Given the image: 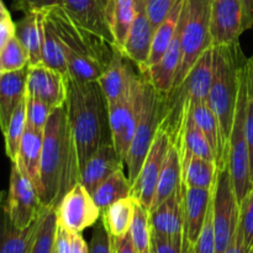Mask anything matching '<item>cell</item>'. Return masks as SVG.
<instances>
[{
	"instance_id": "obj_1",
	"label": "cell",
	"mask_w": 253,
	"mask_h": 253,
	"mask_svg": "<svg viewBox=\"0 0 253 253\" xmlns=\"http://www.w3.org/2000/svg\"><path fill=\"white\" fill-rule=\"evenodd\" d=\"M81 165L66 105L54 109L43 131L39 195L44 208H54L81 180Z\"/></svg>"
},
{
	"instance_id": "obj_2",
	"label": "cell",
	"mask_w": 253,
	"mask_h": 253,
	"mask_svg": "<svg viewBox=\"0 0 253 253\" xmlns=\"http://www.w3.org/2000/svg\"><path fill=\"white\" fill-rule=\"evenodd\" d=\"M66 108L82 169L95 151L113 143L108 100L98 81H77L68 76Z\"/></svg>"
},
{
	"instance_id": "obj_3",
	"label": "cell",
	"mask_w": 253,
	"mask_h": 253,
	"mask_svg": "<svg viewBox=\"0 0 253 253\" xmlns=\"http://www.w3.org/2000/svg\"><path fill=\"white\" fill-rule=\"evenodd\" d=\"M44 12L62 42L69 77L83 82L99 81L110 66L118 47L74 22L62 6Z\"/></svg>"
},
{
	"instance_id": "obj_4",
	"label": "cell",
	"mask_w": 253,
	"mask_h": 253,
	"mask_svg": "<svg viewBox=\"0 0 253 253\" xmlns=\"http://www.w3.org/2000/svg\"><path fill=\"white\" fill-rule=\"evenodd\" d=\"M246 61L240 42L212 46V81L208 104L219 120L227 147L239 99L241 69Z\"/></svg>"
},
{
	"instance_id": "obj_5",
	"label": "cell",
	"mask_w": 253,
	"mask_h": 253,
	"mask_svg": "<svg viewBox=\"0 0 253 253\" xmlns=\"http://www.w3.org/2000/svg\"><path fill=\"white\" fill-rule=\"evenodd\" d=\"M212 81V47L204 52L184 81L165 96L160 127L169 136L170 143H179L185 121L194 104L208 101Z\"/></svg>"
},
{
	"instance_id": "obj_6",
	"label": "cell",
	"mask_w": 253,
	"mask_h": 253,
	"mask_svg": "<svg viewBox=\"0 0 253 253\" xmlns=\"http://www.w3.org/2000/svg\"><path fill=\"white\" fill-rule=\"evenodd\" d=\"M212 0H184L180 17L182 59L174 86L182 83L198 59L212 47L210 35V10Z\"/></svg>"
},
{
	"instance_id": "obj_7",
	"label": "cell",
	"mask_w": 253,
	"mask_h": 253,
	"mask_svg": "<svg viewBox=\"0 0 253 253\" xmlns=\"http://www.w3.org/2000/svg\"><path fill=\"white\" fill-rule=\"evenodd\" d=\"M247 100H249V91H247L246 63H245L241 69L239 99H237L235 119L229 138V169L239 204L253 187L251 173H250V155L246 138Z\"/></svg>"
},
{
	"instance_id": "obj_8",
	"label": "cell",
	"mask_w": 253,
	"mask_h": 253,
	"mask_svg": "<svg viewBox=\"0 0 253 253\" xmlns=\"http://www.w3.org/2000/svg\"><path fill=\"white\" fill-rule=\"evenodd\" d=\"M165 96L166 94H161L160 91L156 90L145 78L140 118L136 125L130 150L125 158V166H127V178L131 185L140 173L143 161L160 127Z\"/></svg>"
},
{
	"instance_id": "obj_9",
	"label": "cell",
	"mask_w": 253,
	"mask_h": 253,
	"mask_svg": "<svg viewBox=\"0 0 253 253\" xmlns=\"http://www.w3.org/2000/svg\"><path fill=\"white\" fill-rule=\"evenodd\" d=\"M211 202L216 253H224L236 235L240 219V204L229 166L217 169L216 179L212 185Z\"/></svg>"
},
{
	"instance_id": "obj_10",
	"label": "cell",
	"mask_w": 253,
	"mask_h": 253,
	"mask_svg": "<svg viewBox=\"0 0 253 253\" xmlns=\"http://www.w3.org/2000/svg\"><path fill=\"white\" fill-rule=\"evenodd\" d=\"M143 86H145V78L138 71V74L133 79L125 95L115 103L108 104L113 145L115 146L116 151L121 158H124V161L130 150L136 125L140 118Z\"/></svg>"
},
{
	"instance_id": "obj_11",
	"label": "cell",
	"mask_w": 253,
	"mask_h": 253,
	"mask_svg": "<svg viewBox=\"0 0 253 253\" xmlns=\"http://www.w3.org/2000/svg\"><path fill=\"white\" fill-rule=\"evenodd\" d=\"M4 205L10 220L19 229L29 227L44 209L34 183L15 163L11 165L9 192Z\"/></svg>"
},
{
	"instance_id": "obj_12",
	"label": "cell",
	"mask_w": 253,
	"mask_h": 253,
	"mask_svg": "<svg viewBox=\"0 0 253 253\" xmlns=\"http://www.w3.org/2000/svg\"><path fill=\"white\" fill-rule=\"evenodd\" d=\"M57 226L71 234H82L96 224L101 210L94 202L90 193L81 184L74 185L54 209Z\"/></svg>"
},
{
	"instance_id": "obj_13",
	"label": "cell",
	"mask_w": 253,
	"mask_h": 253,
	"mask_svg": "<svg viewBox=\"0 0 253 253\" xmlns=\"http://www.w3.org/2000/svg\"><path fill=\"white\" fill-rule=\"evenodd\" d=\"M170 147L169 136L162 127H158L150 151L142 163L137 178L131 185V197L150 212L155 198L161 170L165 165Z\"/></svg>"
},
{
	"instance_id": "obj_14",
	"label": "cell",
	"mask_w": 253,
	"mask_h": 253,
	"mask_svg": "<svg viewBox=\"0 0 253 253\" xmlns=\"http://www.w3.org/2000/svg\"><path fill=\"white\" fill-rule=\"evenodd\" d=\"M245 31L241 0H212L210 10V35L212 46L239 42Z\"/></svg>"
},
{
	"instance_id": "obj_15",
	"label": "cell",
	"mask_w": 253,
	"mask_h": 253,
	"mask_svg": "<svg viewBox=\"0 0 253 253\" xmlns=\"http://www.w3.org/2000/svg\"><path fill=\"white\" fill-rule=\"evenodd\" d=\"M26 94L53 109L66 105L67 77L44 64L29 66Z\"/></svg>"
},
{
	"instance_id": "obj_16",
	"label": "cell",
	"mask_w": 253,
	"mask_h": 253,
	"mask_svg": "<svg viewBox=\"0 0 253 253\" xmlns=\"http://www.w3.org/2000/svg\"><path fill=\"white\" fill-rule=\"evenodd\" d=\"M135 19L131 25L125 44L120 51L131 62H133L138 71H141L150 57L155 29L151 24L147 10H146V0H135Z\"/></svg>"
},
{
	"instance_id": "obj_17",
	"label": "cell",
	"mask_w": 253,
	"mask_h": 253,
	"mask_svg": "<svg viewBox=\"0 0 253 253\" xmlns=\"http://www.w3.org/2000/svg\"><path fill=\"white\" fill-rule=\"evenodd\" d=\"M108 2L109 0H62L61 6L74 22L114 43L106 21Z\"/></svg>"
},
{
	"instance_id": "obj_18",
	"label": "cell",
	"mask_w": 253,
	"mask_h": 253,
	"mask_svg": "<svg viewBox=\"0 0 253 253\" xmlns=\"http://www.w3.org/2000/svg\"><path fill=\"white\" fill-rule=\"evenodd\" d=\"M125 161L121 158L113 143L101 146L86 161L81 170V183L89 193H93L100 183L110 177L116 170L124 169Z\"/></svg>"
},
{
	"instance_id": "obj_19",
	"label": "cell",
	"mask_w": 253,
	"mask_h": 253,
	"mask_svg": "<svg viewBox=\"0 0 253 253\" xmlns=\"http://www.w3.org/2000/svg\"><path fill=\"white\" fill-rule=\"evenodd\" d=\"M152 234L168 239L182 240L184 234V214H183L182 187L160 207L150 211Z\"/></svg>"
},
{
	"instance_id": "obj_20",
	"label": "cell",
	"mask_w": 253,
	"mask_h": 253,
	"mask_svg": "<svg viewBox=\"0 0 253 253\" xmlns=\"http://www.w3.org/2000/svg\"><path fill=\"white\" fill-rule=\"evenodd\" d=\"M182 17V16H180ZM182 49H180V21L178 31L172 43L160 61L145 71L140 72L146 81L161 94H168L174 86L175 76L180 66Z\"/></svg>"
},
{
	"instance_id": "obj_21",
	"label": "cell",
	"mask_w": 253,
	"mask_h": 253,
	"mask_svg": "<svg viewBox=\"0 0 253 253\" xmlns=\"http://www.w3.org/2000/svg\"><path fill=\"white\" fill-rule=\"evenodd\" d=\"M131 63L133 62H131L118 48L110 66L99 78L98 82L108 100V104H113L123 98L132 84L133 79L138 74L131 66Z\"/></svg>"
},
{
	"instance_id": "obj_22",
	"label": "cell",
	"mask_w": 253,
	"mask_h": 253,
	"mask_svg": "<svg viewBox=\"0 0 253 253\" xmlns=\"http://www.w3.org/2000/svg\"><path fill=\"white\" fill-rule=\"evenodd\" d=\"M184 234L193 245L197 242L212 199V189L183 187Z\"/></svg>"
},
{
	"instance_id": "obj_23",
	"label": "cell",
	"mask_w": 253,
	"mask_h": 253,
	"mask_svg": "<svg viewBox=\"0 0 253 253\" xmlns=\"http://www.w3.org/2000/svg\"><path fill=\"white\" fill-rule=\"evenodd\" d=\"M190 114H192L193 120L199 126L211 146L217 169L229 166V147L222 136L219 120L210 109L208 101L194 104L192 106Z\"/></svg>"
},
{
	"instance_id": "obj_24",
	"label": "cell",
	"mask_w": 253,
	"mask_h": 253,
	"mask_svg": "<svg viewBox=\"0 0 253 253\" xmlns=\"http://www.w3.org/2000/svg\"><path fill=\"white\" fill-rule=\"evenodd\" d=\"M29 66L19 71L4 72L0 77V130L4 133L12 114L26 98Z\"/></svg>"
},
{
	"instance_id": "obj_25",
	"label": "cell",
	"mask_w": 253,
	"mask_h": 253,
	"mask_svg": "<svg viewBox=\"0 0 253 253\" xmlns=\"http://www.w3.org/2000/svg\"><path fill=\"white\" fill-rule=\"evenodd\" d=\"M4 203L0 205V253H31L43 211L29 227L19 229L10 220Z\"/></svg>"
},
{
	"instance_id": "obj_26",
	"label": "cell",
	"mask_w": 253,
	"mask_h": 253,
	"mask_svg": "<svg viewBox=\"0 0 253 253\" xmlns=\"http://www.w3.org/2000/svg\"><path fill=\"white\" fill-rule=\"evenodd\" d=\"M42 146H43V131L27 127L22 136L15 165L34 183L39 192L40 169H41Z\"/></svg>"
},
{
	"instance_id": "obj_27",
	"label": "cell",
	"mask_w": 253,
	"mask_h": 253,
	"mask_svg": "<svg viewBox=\"0 0 253 253\" xmlns=\"http://www.w3.org/2000/svg\"><path fill=\"white\" fill-rule=\"evenodd\" d=\"M15 37L21 42L29 53V66L42 63L43 41V11L27 12L15 22Z\"/></svg>"
},
{
	"instance_id": "obj_28",
	"label": "cell",
	"mask_w": 253,
	"mask_h": 253,
	"mask_svg": "<svg viewBox=\"0 0 253 253\" xmlns=\"http://www.w3.org/2000/svg\"><path fill=\"white\" fill-rule=\"evenodd\" d=\"M179 155L183 187L212 189L217 173L215 162L198 157L185 150L179 151Z\"/></svg>"
},
{
	"instance_id": "obj_29",
	"label": "cell",
	"mask_w": 253,
	"mask_h": 253,
	"mask_svg": "<svg viewBox=\"0 0 253 253\" xmlns=\"http://www.w3.org/2000/svg\"><path fill=\"white\" fill-rule=\"evenodd\" d=\"M182 187V165H180V155L178 148L170 143L166 157L165 165L161 170L160 179L157 183L155 198L150 211L160 207L165 200H167L170 195L174 194Z\"/></svg>"
},
{
	"instance_id": "obj_30",
	"label": "cell",
	"mask_w": 253,
	"mask_h": 253,
	"mask_svg": "<svg viewBox=\"0 0 253 253\" xmlns=\"http://www.w3.org/2000/svg\"><path fill=\"white\" fill-rule=\"evenodd\" d=\"M183 6H184V0H178L177 4L173 6L169 14L165 17L162 22L158 25L157 29L155 30L152 40V47H151V53L146 62L145 67L140 72L145 71L148 67L153 66L161 59V57L166 53L168 47L172 43L173 39L175 37L179 26L180 16H182Z\"/></svg>"
},
{
	"instance_id": "obj_31",
	"label": "cell",
	"mask_w": 253,
	"mask_h": 253,
	"mask_svg": "<svg viewBox=\"0 0 253 253\" xmlns=\"http://www.w3.org/2000/svg\"><path fill=\"white\" fill-rule=\"evenodd\" d=\"M135 14V0H109L106 6V21L113 35L114 43L119 49L125 44Z\"/></svg>"
},
{
	"instance_id": "obj_32",
	"label": "cell",
	"mask_w": 253,
	"mask_h": 253,
	"mask_svg": "<svg viewBox=\"0 0 253 253\" xmlns=\"http://www.w3.org/2000/svg\"><path fill=\"white\" fill-rule=\"evenodd\" d=\"M135 205L136 200L130 195L113 203L101 211V222L108 230L111 239H120L130 232L135 215Z\"/></svg>"
},
{
	"instance_id": "obj_33",
	"label": "cell",
	"mask_w": 253,
	"mask_h": 253,
	"mask_svg": "<svg viewBox=\"0 0 253 253\" xmlns=\"http://www.w3.org/2000/svg\"><path fill=\"white\" fill-rule=\"evenodd\" d=\"M42 64L48 68L54 69L63 74L69 76L68 64L64 56L62 42L54 30L53 25L43 11V41H42Z\"/></svg>"
},
{
	"instance_id": "obj_34",
	"label": "cell",
	"mask_w": 253,
	"mask_h": 253,
	"mask_svg": "<svg viewBox=\"0 0 253 253\" xmlns=\"http://www.w3.org/2000/svg\"><path fill=\"white\" fill-rule=\"evenodd\" d=\"M130 195L131 183L124 173V169H119L115 173H113L91 193L94 202L101 211L113 203L130 197Z\"/></svg>"
},
{
	"instance_id": "obj_35",
	"label": "cell",
	"mask_w": 253,
	"mask_h": 253,
	"mask_svg": "<svg viewBox=\"0 0 253 253\" xmlns=\"http://www.w3.org/2000/svg\"><path fill=\"white\" fill-rule=\"evenodd\" d=\"M175 147L178 148V151L185 150L192 153V155L198 156L200 158H204V160L211 161V162H215L214 152H212L211 146H210L209 141L205 137V135L200 130L199 126L193 120L192 114H189L187 121H185L179 143Z\"/></svg>"
},
{
	"instance_id": "obj_36",
	"label": "cell",
	"mask_w": 253,
	"mask_h": 253,
	"mask_svg": "<svg viewBox=\"0 0 253 253\" xmlns=\"http://www.w3.org/2000/svg\"><path fill=\"white\" fill-rule=\"evenodd\" d=\"M130 236L137 253H152V229L150 212L136 202L135 215L130 227Z\"/></svg>"
},
{
	"instance_id": "obj_37",
	"label": "cell",
	"mask_w": 253,
	"mask_h": 253,
	"mask_svg": "<svg viewBox=\"0 0 253 253\" xmlns=\"http://www.w3.org/2000/svg\"><path fill=\"white\" fill-rule=\"evenodd\" d=\"M26 130V98L20 103L12 114L6 130L2 133L5 138V152L11 163L16 161L20 143Z\"/></svg>"
},
{
	"instance_id": "obj_38",
	"label": "cell",
	"mask_w": 253,
	"mask_h": 253,
	"mask_svg": "<svg viewBox=\"0 0 253 253\" xmlns=\"http://www.w3.org/2000/svg\"><path fill=\"white\" fill-rule=\"evenodd\" d=\"M57 217L54 208H44L31 253H54Z\"/></svg>"
},
{
	"instance_id": "obj_39",
	"label": "cell",
	"mask_w": 253,
	"mask_h": 253,
	"mask_svg": "<svg viewBox=\"0 0 253 253\" xmlns=\"http://www.w3.org/2000/svg\"><path fill=\"white\" fill-rule=\"evenodd\" d=\"M0 61L4 72L19 71L29 66V53L21 42L12 36L0 51Z\"/></svg>"
},
{
	"instance_id": "obj_40",
	"label": "cell",
	"mask_w": 253,
	"mask_h": 253,
	"mask_svg": "<svg viewBox=\"0 0 253 253\" xmlns=\"http://www.w3.org/2000/svg\"><path fill=\"white\" fill-rule=\"evenodd\" d=\"M54 109L46 103L26 94V126L35 130L44 131L48 119Z\"/></svg>"
},
{
	"instance_id": "obj_41",
	"label": "cell",
	"mask_w": 253,
	"mask_h": 253,
	"mask_svg": "<svg viewBox=\"0 0 253 253\" xmlns=\"http://www.w3.org/2000/svg\"><path fill=\"white\" fill-rule=\"evenodd\" d=\"M239 229L241 231L244 246L247 251H253V187L240 203Z\"/></svg>"
},
{
	"instance_id": "obj_42",
	"label": "cell",
	"mask_w": 253,
	"mask_h": 253,
	"mask_svg": "<svg viewBox=\"0 0 253 253\" xmlns=\"http://www.w3.org/2000/svg\"><path fill=\"white\" fill-rule=\"evenodd\" d=\"M194 253H216L214 225H212V202L207 212L199 237L194 244Z\"/></svg>"
},
{
	"instance_id": "obj_43",
	"label": "cell",
	"mask_w": 253,
	"mask_h": 253,
	"mask_svg": "<svg viewBox=\"0 0 253 253\" xmlns=\"http://www.w3.org/2000/svg\"><path fill=\"white\" fill-rule=\"evenodd\" d=\"M88 253H114L113 239L109 235L103 222H99L94 227L90 242H89Z\"/></svg>"
},
{
	"instance_id": "obj_44",
	"label": "cell",
	"mask_w": 253,
	"mask_h": 253,
	"mask_svg": "<svg viewBox=\"0 0 253 253\" xmlns=\"http://www.w3.org/2000/svg\"><path fill=\"white\" fill-rule=\"evenodd\" d=\"M177 1L178 0H146V10L153 29H157Z\"/></svg>"
},
{
	"instance_id": "obj_45",
	"label": "cell",
	"mask_w": 253,
	"mask_h": 253,
	"mask_svg": "<svg viewBox=\"0 0 253 253\" xmlns=\"http://www.w3.org/2000/svg\"><path fill=\"white\" fill-rule=\"evenodd\" d=\"M62 0H14V7L20 11L27 12H42L61 6Z\"/></svg>"
},
{
	"instance_id": "obj_46",
	"label": "cell",
	"mask_w": 253,
	"mask_h": 253,
	"mask_svg": "<svg viewBox=\"0 0 253 253\" xmlns=\"http://www.w3.org/2000/svg\"><path fill=\"white\" fill-rule=\"evenodd\" d=\"M182 240L152 234V253H182Z\"/></svg>"
},
{
	"instance_id": "obj_47",
	"label": "cell",
	"mask_w": 253,
	"mask_h": 253,
	"mask_svg": "<svg viewBox=\"0 0 253 253\" xmlns=\"http://www.w3.org/2000/svg\"><path fill=\"white\" fill-rule=\"evenodd\" d=\"M246 138L250 155V173H251V180L253 183V98H249L247 100Z\"/></svg>"
},
{
	"instance_id": "obj_48",
	"label": "cell",
	"mask_w": 253,
	"mask_h": 253,
	"mask_svg": "<svg viewBox=\"0 0 253 253\" xmlns=\"http://www.w3.org/2000/svg\"><path fill=\"white\" fill-rule=\"evenodd\" d=\"M12 36H15V22L12 19L0 20V51Z\"/></svg>"
},
{
	"instance_id": "obj_49",
	"label": "cell",
	"mask_w": 253,
	"mask_h": 253,
	"mask_svg": "<svg viewBox=\"0 0 253 253\" xmlns=\"http://www.w3.org/2000/svg\"><path fill=\"white\" fill-rule=\"evenodd\" d=\"M114 253H137L133 247L130 232L120 239H113Z\"/></svg>"
},
{
	"instance_id": "obj_50",
	"label": "cell",
	"mask_w": 253,
	"mask_h": 253,
	"mask_svg": "<svg viewBox=\"0 0 253 253\" xmlns=\"http://www.w3.org/2000/svg\"><path fill=\"white\" fill-rule=\"evenodd\" d=\"M71 234V232H69ZM89 246L82 234H71V253H88Z\"/></svg>"
},
{
	"instance_id": "obj_51",
	"label": "cell",
	"mask_w": 253,
	"mask_h": 253,
	"mask_svg": "<svg viewBox=\"0 0 253 253\" xmlns=\"http://www.w3.org/2000/svg\"><path fill=\"white\" fill-rule=\"evenodd\" d=\"M245 30L253 29V0H241Z\"/></svg>"
},
{
	"instance_id": "obj_52",
	"label": "cell",
	"mask_w": 253,
	"mask_h": 253,
	"mask_svg": "<svg viewBox=\"0 0 253 253\" xmlns=\"http://www.w3.org/2000/svg\"><path fill=\"white\" fill-rule=\"evenodd\" d=\"M224 253H252V251H247L246 247L244 246V241H242V235L240 229L237 227L236 235H235L234 240H232L231 245L229 246V249L226 250Z\"/></svg>"
},
{
	"instance_id": "obj_53",
	"label": "cell",
	"mask_w": 253,
	"mask_h": 253,
	"mask_svg": "<svg viewBox=\"0 0 253 253\" xmlns=\"http://www.w3.org/2000/svg\"><path fill=\"white\" fill-rule=\"evenodd\" d=\"M246 79L249 98H253V56L246 62Z\"/></svg>"
},
{
	"instance_id": "obj_54",
	"label": "cell",
	"mask_w": 253,
	"mask_h": 253,
	"mask_svg": "<svg viewBox=\"0 0 253 253\" xmlns=\"http://www.w3.org/2000/svg\"><path fill=\"white\" fill-rule=\"evenodd\" d=\"M182 253H194V245L189 241V239H188L185 234H183Z\"/></svg>"
},
{
	"instance_id": "obj_55",
	"label": "cell",
	"mask_w": 253,
	"mask_h": 253,
	"mask_svg": "<svg viewBox=\"0 0 253 253\" xmlns=\"http://www.w3.org/2000/svg\"><path fill=\"white\" fill-rule=\"evenodd\" d=\"M11 19V15H10L9 10L5 7L4 2L0 0V20H9Z\"/></svg>"
},
{
	"instance_id": "obj_56",
	"label": "cell",
	"mask_w": 253,
	"mask_h": 253,
	"mask_svg": "<svg viewBox=\"0 0 253 253\" xmlns=\"http://www.w3.org/2000/svg\"><path fill=\"white\" fill-rule=\"evenodd\" d=\"M4 195H5V193H4V192H1V190H0V205H1L2 203H4V200H5Z\"/></svg>"
},
{
	"instance_id": "obj_57",
	"label": "cell",
	"mask_w": 253,
	"mask_h": 253,
	"mask_svg": "<svg viewBox=\"0 0 253 253\" xmlns=\"http://www.w3.org/2000/svg\"><path fill=\"white\" fill-rule=\"evenodd\" d=\"M4 73V71H2V67H1V61H0V77H1V74Z\"/></svg>"
},
{
	"instance_id": "obj_58",
	"label": "cell",
	"mask_w": 253,
	"mask_h": 253,
	"mask_svg": "<svg viewBox=\"0 0 253 253\" xmlns=\"http://www.w3.org/2000/svg\"><path fill=\"white\" fill-rule=\"evenodd\" d=\"M54 253H56V251H54Z\"/></svg>"
},
{
	"instance_id": "obj_59",
	"label": "cell",
	"mask_w": 253,
	"mask_h": 253,
	"mask_svg": "<svg viewBox=\"0 0 253 253\" xmlns=\"http://www.w3.org/2000/svg\"><path fill=\"white\" fill-rule=\"evenodd\" d=\"M252 253H253V251H252Z\"/></svg>"
}]
</instances>
